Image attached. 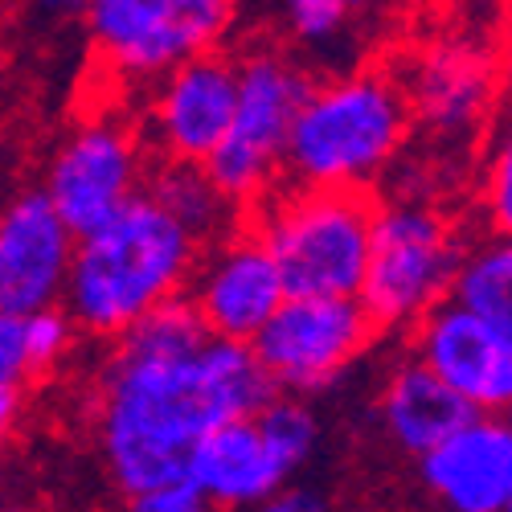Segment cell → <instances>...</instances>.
Returning a JSON list of instances; mask_svg holds the SVG:
<instances>
[{"label":"cell","instance_id":"cell-20","mask_svg":"<svg viewBox=\"0 0 512 512\" xmlns=\"http://www.w3.org/2000/svg\"><path fill=\"white\" fill-rule=\"evenodd\" d=\"M254 422L263 426V435L271 439V447L279 451V459L291 467V476H300L312 463L316 447H320V418L312 410L308 398H291V394H275Z\"/></svg>","mask_w":512,"mask_h":512},{"label":"cell","instance_id":"cell-1","mask_svg":"<svg viewBox=\"0 0 512 512\" xmlns=\"http://www.w3.org/2000/svg\"><path fill=\"white\" fill-rule=\"evenodd\" d=\"M275 398L250 345L205 340L185 357L107 353L99 369L95 439L111 484L140 496L185 476L193 447L222 422L259 414Z\"/></svg>","mask_w":512,"mask_h":512},{"label":"cell","instance_id":"cell-30","mask_svg":"<svg viewBox=\"0 0 512 512\" xmlns=\"http://www.w3.org/2000/svg\"><path fill=\"white\" fill-rule=\"evenodd\" d=\"M500 512H512V488H508V500H504V508Z\"/></svg>","mask_w":512,"mask_h":512},{"label":"cell","instance_id":"cell-12","mask_svg":"<svg viewBox=\"0 0 512 512\" xmlns=\"http://www.w3.org/2000/svg\"><path fill=\"white\" fill-rule=\"evenodd\" d=\"M234 99H238L234 58L218 50L168 70L156 82L152 111H148V127H152L160 160L205 164L230 132Z\"/></svg>","mask_w":512,"mask_h":512},{"label":"cell","instance_id":"cell-24","mask_svg":"<svg viewBox=\"0 0 512 512\" xmlns=\"http://www.w3.org/2000/svg\"><path fill=\"white\" fill-rule=\"evenodd\" d=\"M127 512H213L205 504V496L181 476V480H168L160 488H148L140 496H127Z\"/></svg>","mask_w":512,"mask_h":512},{"label":"cell","instance_id":"cell-13","mask_svg":"<svg viewBox=\"0 0 512 512\" xmlns=\"http://www.w3.org/2000/svg\"><path fill=\"white\" fill-rule=\"evenodd\" d=\"M74 242L78 238L41 189L21 193L9 209H0V312L33 316L41 308H58Z\"/></svg>","mask_w":512,"mask_h":512},{"label":"cell","instance_id":"cell-4","mask_svg":"<svg viewBox=\"0 0 512 512\" xmlns=\"http://www.w3.org/2000/svg\"><path fill=\"white\" fill-rule=\"evenodd\" d=\"M377 201L336 189H275L254 209L250 234L263 242L287 295H357L369 263Z\"/></svg>","mask_w":512,"mask_h":512},{"label":"cell","instance_id":"cell-31","mask_svg":"<svg viewBox=\"0 0 512 512\" xmlns=\"http://www.w3.org/2000/svg\"><path fill=\"white\" fill-rule=\"evenodd\" d=\"M398 512H422V508H398Z\"/></svg>","mask_w":512,"mask_h":512},{"label":"cell","instance_id":"cell-17","mask_svg":"<svg viewBox=\"0 0 512 512\" xmlns=\"http://www.w3.org/2000/svg\"><path fill=\"white\" fill-rule=\"evenodd\" d=\"M472 414H476L472 406L455 390H447L431 369H422L414 357L398 361L390 369V377L381 381V394H377L381 435L406 459H422L447 435H455Z\"/></svg>","mask_w":512,"mask_h":512},{"label":"cell","instance_id":"cell-23","mask_svg":"<svg viewBox=\"0 0 512 512\" xmlns=\"http://www.w3.org/2000/svg\"><path fill=\"white\" fill-rule=\"evenodd\" d=\"M21 340H25V369L41 373V369H54L70 345H74V324L70 316L58 308H41L33 316H21Z\"/></svg>","mask_w":512,"mask_h":512},{"label":"cell","instance_id":"cell-7","mask_svg":"<svg viewBox=\"0 0 512 512\" xmlns=\"http://www.w3.org/2000/svg\"><path fill=\"white\" fill-rule=\"evenodd\" d=\"M82 21L115 74L160 82L222 46L238 21V0H87Z\"/></svg>","mask_w":512,"mask_h":512},{"label":"cell","instance_id":"cell-14","mask_svg":"<svg viewBox=\"0 0 512 512\" xmlns=\"http://www.w3.org/2000/svg\"><path fill=\"white\" fill-rule=\"evenodd\" d=\"M418 480L443 512H500L512 488V418L472 414L418 459Z\"/></svg>","mask_w":512,"mask_h":512},{"label":"cell","instance_id":"cell-29","mask_svg":"<svg viewBox=\"0 0 512 512\" xmlns=\"http://www.w3.org/2000/svg\"><path fill=\"white\" fill-rule=\"evenodd\" d=\"M340 5H345L349 13H365V9H373L377 0H340Z\"/></svg>","mask_w":512,"mask_h":512},{"label":"cell","instance_id":"cell-11","mask_svg":"<svg viewBox=\"0 0 512 512\" xmlns=\"http://www.w3.org/2000/svg\"><path fill=\"white\" fill-rule=\"evenodd\" d=\"M410 357L476 414H512V336L443 300L410 328Z\"/></svg>","mask_w":512,"mask_h":512},{"label":"cell","instance_id":"cell-5","mask_svg":"<svg viewBox=\"0 0 512 512\" xmlns=\"http://www.w3.org/2000/svg\"><path fill=\"white\" fill-rule=\"evenodd\" d=\"M238 99L230 132L201 168L234 209H259L283 177V152L312 74L279 46H254L234 58Z\"/></svg>","mask_w":512,"mask_h":512},{"label":"cell","instance_id":"cell-9","mask_svg":"<svg viewBox=\"0 0 512 512\" xmlns=\"http://www.w3.org/2000/svg\"><path fill=\"white\" fill-rule=\"evenodd\" d=\"M144 193V148L115 115L82 119L50 160L41 197L54 205L74 238L107 226L115 213Z\"/></svg>","mask_w":512,"mask_h":512},{"label":"cell","instance_id":"cell-27","mask_svg":"<svg viewBox=\"0 0 512 512\" xmlns=\"http://www.w3.org/2000/svg\"><path fill=\"white\" fill-rule=\"evenodd\" d=\"M17 418H21V386H0V447L9 443Z\"/></svg>","mask_w":512,"mask_h":512},{"label":"cell","instance_id":"cell-21","mask_svg":"<svg viewBox=\"0 0 512 512\" xmlns=\"http://www.w3.org/2000/svg\"><path fill=\"white\" fill-rule=\"evenodd\" d=\"M480 209L488 234L512 238V115L496 127L480 168Z\"/></svg>","mask_w":512,"mask_h":512},{"label":"cell","instance_id":"cell-16","mask_svg":"<svg viewBox=\"0 0 512 512\" xmlns=\"http://www.w3.org/2000/svg\"><path fill=\"white\" fill-rule=\"evenodd\" d=\"M185 480L205 496L213 512H246L279 488L295 484L291 467L279 459L263 426L250 418L222 422L193 447Z\"/></svg>","mask_w":512,"mask_h":512},{"label":"cell","instance_id":"cell-18","mask_svg":"<svg viewBox=\"0 0 512 512\" xmlns=\"http://www.w3.org/2000/svg\"><path fill=\"white\" fill-rule=\"evenodd\" d=\"M168 218L185 226V234L205 250L213 242H222L226 234L238 230V209L222 197V189L205 177L201 164H177V160H160L152 173V185L144 189Z\"/></svg>","mask_w":512,"mask_h":512},{"label":"cell","instance_id":"cell-2","mask_svg":"<svg viewBox=\"0 0 512 512\" xmlns=\"http://www.w3.org/2000/svg\"><path fill=\"white\" fill-rule=\"evenodd\" d=\"M201 246L148 197H132L107 226L74 242L62 312L74 328L115 340L152 308L181 300Z\"/></svg>","mask_w":512,"mask_h":512},{"label":"cell","instance_id":"cell-3","mask_svg":"<svg viewBox=\"0 0 512 512\" xmlns=\"http://www.w3.org/2000/svg\"><path fill=\"white\" fill-rule=\"evenodd\" d=\"M410 107L386 70H345L312 82L291 123L283 177L295 189L369 193L410 140Z\"/></svg>","mask_w":512,"mask_h":512},{"label":"cell","instance_id":"cell-22","mask_svg":"<svg viewBox=\"0 0 512 512\" xmlns=\"http://www.w3.org/2000/svg\"><path fill=\"white\" fill-rule=\"evenodd\" d=\"M279 17L291 41L304 50H332L353 21L340 0H279Z\"/></svg>","mask_w":512,"mask_h":512},{"label":"cell","instance_id":"cell-28","mask_svg":"<svg viewBox=\"0 0 512 512\" xmlns=\"http://www.w3.org/2000/svg\"><path fill=\"white\" fill-rule=\"evenodd\" d=\"M87 0H37V13L50 17V21H70V17H82Z\"/></svg>","mask_w":512,"mask_h":512},{"label":"cell","instance_id":"cell-15","mask_svg":"<svg viewBox=\"0 0 512 512\" xmlns=\"http://www.w3.org/2000/svg\"><path fill=\"white\" fill-rule=\"evenodd\" d=\"M406 95L410 119L431 127L435 136H463L484 119L492 91H496V66L492 54L476 41H435L422 46L398 78Z\"/></svg>","mask_w":512,"mask_h":512},{"label":"cell","instance_id":"cell-10","mask_svg":"<svg viewBox=\"0 0 512 512\" xmlns=\"http://www.w3.org/2000/svg\"><path fill=\"white\" fill-rule=\"evenodd\" d=\"M283 300V279L250 226L205 246L185 287V304L197 312L201 328L213 340H234V345H250Z\"/></svg>","mask_w":512,"mask_h":512},{"label":"cell","instance_id":"cell-25","mask_svg":"<svg viewBox=\"0 0 512 512\" xmlns=\"http://www.w3.org/2000/svg\"><path fill=\"white\" fill-rule=\"evenodd\" d=\"M25 340H21V316L0 312V386H21L25 377Z\"/></svg>","mask_w":512,"mask_h":512},{"label":"cell","instance_id":"cell-8","mask_svg":"<svg viewBox=\"0 0 512 512\" xmlns=\"http://www.w3.org/2000/svg\"><path fill=\"white\" fill-rule=\"evenodd\" d=\"M373 336L357 295H287L250 340V353L275 394L312 398L361 361Z\"/></svg>","mask_w":512,"mask_h":512},{"label":"cell","instance_id":"cell-32","mask_svg":"<svg viewBox=\"0 0 512 512\" xmlns=\"http://www.w3.org/2000/svg\"><path fill=\"white\" fill-rule=\"evenodd\" d=\"M0 512H21V508H0Z\"/></svg>","mask_w":512,"mask_h":512},{"label":"cell","instance_id":"cell-6","mask_svg":"<svg viewBox=\"0 0 512 512\" xmlns=\"http://www.w3.org/2000/svg\"><path fill=\"white\" fill-rule=\"evenodd\" d=\"M463 238L447 213L422 197L377 205L369 263L357 300L377 332H410L451 291Z\"/></svg>","mask_w":512,"mask_h":512},{"label":"cell","instance_id":"cell-19","mask_svg":"<svg viewBox=\"0 0 512 512\" xmlns=\"http://www.w3.org/2000/svg\"><path fill=\"white\" fill-rule=\"evenodd\" d=\"M447 300L512 336V238L484 234L480 242L463 246Z\"/></svg>","mask_w":512,"mask_h":512},{"label":"cell","instance_id":"cell-26","mask_svg":"<svg viewBox=\"0 0 512 512\" xmlns=\"http://www.w3.org/2000/svg\"><path fill=\"white\" fill-rule=\"evenodd\" d=\"M246 512H332V500L320 492V488H308V484H287L279 488L275 496L259 500Z\"/></svg>","mask_w":512,"mask_h":512}]
</instances>
